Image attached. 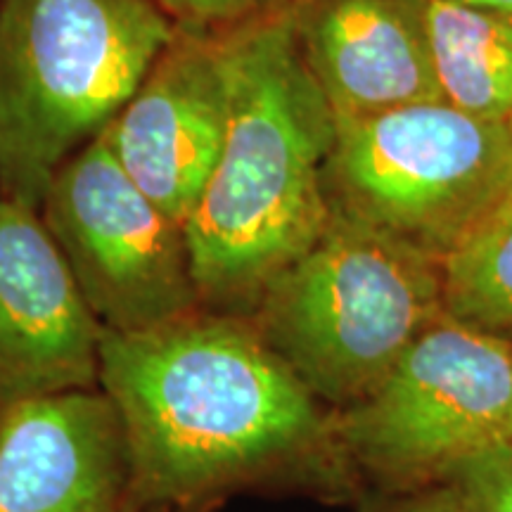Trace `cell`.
Segmentation results:
<instances>
[{"label": "cell", "mask_w": 512, "mask_h": 512, "mask_svg": "<svg viewBox=\"0 0 512 512\" xmlns=\"http://www.w3.org/2000/svg\"><path fill=\"white\" fill-rule=\"evenodd\" d=\"M100 389L124 432L140 512L192 510L311 456L320 401L249 318L197 309L159 328L107 332Z\"/></svg>", "instance_id": "1"}, {"label": "cell", "mask_w": 512, "mask_h": 512, "mask_svg": "<svg viewBox=\"0 0 512 512\" xmlns=\"http://www.w3.org/2000/svg\"><path fill=\"white\" fill-rule=\"evenodd\" d=\"M219 41L226 138L183 233L200 304L252 313L328 226L325 166L337 117L306 64L290 8Z\"/></svg>", "instance_id": "2"}, {"label": "cell", "mask_w": 512, "mask_h": 512, "mask_svg": "<svg viewBox=\"0 0 512 512\" xmlns=\"http://www.w3.org/2000/svg\"><path fill=\"white\" fill-rule=\"evenodd\" d=\"M176 34L155 0H3V195L41 209L57 171L107 131Z\"/></svg>", "instance_id": "3"}, {"label": "cell", "mask_w": 512, "mask_h": 512, "mask_svg": "<svg viewBox=\"0 0 512 512\" xmlns=\"http://www.w3.org/2000/svg\"><path fill=\"white\" fill-rule=\"evenodd\" d=\"M441 313V261L330 207L320 238L266 287L249 320L318 401L344 411Z\"/></svg>", "instance_id": "4"}, {"label": "cell", "mask_w": 512, "mask_h": 512, "mask_svg": "<svg viewBox=\"0 0 512 512\" xmlns=\"http://www.w3.org/2000/svg\"><path fill=\"white\" fill-rule=\"evenodd\" d=\"M332 209L444 261L512 197V133L446 100L337 117Z\"/></svg>", "instance_id": "5"}, {"label": "cell", "mask_w": 512, "mask_h": 512, "mask_svg": "<svg viewBox=\"0 0 512 512\" xmlns=\"http://www.w3.org/2000/svg\"><path fill=\"white\" fill-rule=\"evenodd\" d=\"M330 437L392 489L451 484L512 441V344L444 311Z\"/></svg>", "instance_id": "6"}, {"label": "cell", "mask_w": 512, "mask_h": 512, "mask_svg": "<svg viewBox=\"0 0 512 512\" xmlns=\"http://www.w3.org/2000/svg\"><path fill=\"white\" fill-rule=\"evenodd\" d=\"M38 214L102 330H150L202 309L183 226L126 176L102 136L57 171Z\"/></svg>", "instance_id": "7"}, {"label": "cell", "mask_w": 512, "mask_h": 512, "mask_svg": "<svg viewBox=\"0 0 512 512\" xmlns=\"http://www.w3.org/2000/svg\"><path fill=\"white\" fill-rule=\"evenodd\" d=\"M102 335L38 209L0 197V418L100 389Z\"/></svg>", "instance_id": "8"}, {"label": "cell", "mask_w": 512, "mask_h": 512, "mask_svg": "<svg viewBox=\"0 0 512 512\" xmlns=\"http://www.w3.org/2000/svg\"><path fill=\"white\" fill-rule=\"evenodd\" d=\"M226 119L221 41L178 29L102 138L126 176L183 226L219 164Z\"/></svg>", "instance_id": "9"}, {"label": "cell", "mask_w": 512, "mask_h": 512, "mask_svg": "<svg viewBox=\"0 0 512 512\" xmlns=\"http://www.w3.org/2000/svg\"><path fill=\"white\" fill-rule=\"evenodd\" d=\"M126 498L124 432L102 389L27 401L0 418V512H100Z\"/></svg>", "instance_id": "10"}, {"label": "cell", "mask_w": 512, "mask_h": 512, "mask_svg": "<svg viewBox=\"0 0 512 512\" xmlns=\"http://www.w3.org/2000/svg\"><path fill=\"white\" fill-rule=\"evenodd\" d=\"M290 10L335 117L441 100L413 0H302Z\"/></svg>", "instance_id": "11"}, {"label": "cell", "mask_w": 512, "mask_h": 512, "mask_svg": "<svg viewBox=\"0 0 512 512\" xmlns=\"http://www.w3.org/2000/svg\"><path fill=\"white\" fill-rule=\"evenodd\" d=\"M441 100L477 117L512 119V12L413 0Z\"/></svg>", "instance_id": "12"}, {"label": "cell", "mask_w": 512, "mask_h": 512, "mask_svg": "<svg viewBox=\"0 0 512 512\" xmlns=\"http://www.w3.org/2000/svg\"><path fill=\"white\" fill-rule=\"evenodd\" d=\"M444 311L512 344V197L441 261Z\"/></svg>", "instance_id": "13"}, {"label": "cell", "mask_w": 512, "mask_h": 512, "mask_svg": "<svg viewBox=\"0 0 512 512\" xmlns=\"http://www.w3.org/2000/svg\"><path fill=\"white\" fill-rule=\"evenodd\" d=\"M470 512H512V456L508 448L472 460L451 484Z\"/></svg>", "instance_id": "14"}, {"label": "cell", "mask_w": 512, "mask_h": 512, "mask_svg": "<svg viewBox=\"0 0 512 512\" xmlns=\"http://www.w3.org/2000/svg\"><path fill=\"white\" fill-rule=\"evenodd\" d=\"M181 31L238 29L261 15V0H155Z\"/></svg>", "instance_id": "15"}, {"label": "cell", "mask_w": 512, "mask_h": 512, "mask_svg": "<svg viewBox=\"0 0 512 512\" xmlns=\"http://www.w3.org/2000/svg\"><path fill=\"white\" fill-rule=\"evenodd\" d=\"M373 512H470L453 486H432V489L408 491L401 501L382 505Z\"/></svg>", "instance_id": "16"}, {"label": "cell", "mask_w": 512, "mask_h": 512, "mask_svg": "<svg viewBox=\"0 0 512 512\" xmlns=\"http://www.w3.org/2000/svg\"><path fill=\"white\" fill-rule=\"evenodd\" d=\"M451 3H465V5H477V8L512 12V0H451Z\"/></svg>", "instance_id": "17"}, {"label": "cell", "mask_w": 512, "mask_h": 512, "mask_svg": "<svg viewBox=\"0 0 512 512\" xmlns=\"http://www.w3.org/2000/svg\"><path fill=\"white\" fill-rule=\"evenodd\" d=\"M100 512H140V508L136 503H133V498H126V501H121L117 505H112V508H105Z\"/></svg>", "instance_id": "18"}, {"label": "cell", "mask_w": 512, "mask_h": 512, "mask_svg": "<svg viewBox=\"0 0 512 512\" xmlns=\"http://www.w3.org/2000/svg\"><path fill=\"white\" fill-rule=\"evenodd\" d=\"M508 453H510V456H512V441H510V444H508Z\"/></svg>", "instance_id": "19"}, {"label": "cell", "mask_w": 512, "mask_h": 512, "mask_svg": "<svg viewBox=\"0 0 512 512\" xmlns=\"http://www.w3.org/2000/svg\"><path fill=\"white\" fill-rule=\"evenodd\" d=\"M508 128H510V133H512V119L508 121Z\"/></svg>", "instance_id": "20"}]
</instances>
